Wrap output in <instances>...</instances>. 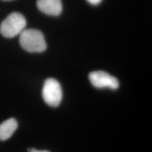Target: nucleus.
I'll use <instances>...</instances> for the list:
<instances>
[{
  "label": "nucleus",
  "instance_id": "nucleus-9",
  "mask_svg": "<svg viewBox=\"0 0 152 152\" xmlns=\"http://www.w3.org/2000/svg\"><path fill=\"white\" fill-rule=\"evenodd\" d=\"M4 1H8V0H4Z\"/></svg>",
  "mask_w": 152,
  "mask_h": 152
},
{
  "label": "nucleus",
  "instance_id": "nucleus-4",
  "mask_svg": "<svg viewBox=\"0 0 152 152\" xmlns=\"http://www.w3.org/2000/svg\"><path fill=\"white\" fill-rule=\"evenodd\" d=\"M89 80L91 84L96 88H108L117 90L119 87V82L116 77H113L105 71H98L89 74Z\"/></svg>",
  "mask_w": 152,
  "mask_h": 152
},
{
  "label": "nucleus",
  "instance_id": "nucleus-2",
  "mask_svg": "<svg viewBox=\"0 0 152 152\" xmlns=\"http://www.w3.org/2000/svg\"><path fill=\"white\" fill-rule=\"evenodd\" d=\"M26 20L21 14L13 12L9 15L0 25V33L7 38L20 35L26 29Z\"/></svg>",
  "mask_w": 152,
  "mask_h": 152
},
{
  "label": "nucleus",
  "instance_id": "nucleus-6",
  "mask_svg": "<svg viewBox=\"0 0 152 152\" xmlns=\"http://www.w3.org/2000/svg\"><path fill=\"white\" fill-rule=\"evenodd\" d=\"M18 128V123L14 118L6 120L0 124V140L4 141L9 139Z\"/></svg>",
  "mask_w": 152,
  "mask_h": 152
},
{
  "label": "nucleus",
  "instance_id": "nucleus-1",
  "mask_svg": "<svg viewBox=\"0 0 152 152\" xmlns=\"http://www.w3.org/2000/svg\"><path fill=\"white\" fill-rule=\"evenodd\" d=\"M19 42L22 48L30 53H41L47 49L44 35L36 29H25L20 34Z\"/></svg>",
  "mask_w": 152,
  "mask_h": 152
},
{
  "label": "nucleus",
  "instance_id": "nucleus-8",
  "mask_svg": "<svg viewBox=\"0 0 152 152\" xmlns=\"http://www.w3.org/2000/svg\"><path fill=\"white\" fill-rule=\"evenodd\" d=\"M28 152H49L48 151H45V150H37L34 148H30V149H28Z\"/></svg>",
  "mask_w": 152,
  "mask_h": 152
},
{
  "label": "nucleus",
  "instance_id": "nucleus-3",
  "mask_svg": "<svg viewBox=\"0 0 152 152\" xmlns=\"http://www.w3.org/2000/svg\"><path fill=\"white\" fill-rule=\"evenodd\" d=\"M62 90L60 83L54 78H48L44 83L42 97L47 104L57 107L62 99Z\"/></svg>",
  "mask_w": 152,
  "mask_h": 152
},
{
  "label": "nucleus",
  "instance_id": "nucleus-7",
  "mask_svg": "<svg viewBox=\"0 0 152 152\" xmlns=\"http://www.w3.org/2000/svg\"><path fill=\"white\" fill-rule=\"evenodd\" d=\"M87 1L92 5H97L102 1V0H87Z\"/></svg>",
  "mask_w": 152,
  "mask_h": 152
},
{
  "label": "nucleus",
  "instance_id": "nucleus-5",
  "mask_svg": "<svg viewBox=\"0 0 152 152\" xmlns=\"http://www.w3.org/2000/svg\"><path fill=\"white\" fill-rule=\"evenodd\" d=\"M37 6L39 11L49 16H58L63 9L61 0H37Z\"/></svg>",
  "mask_w": 152,
  "mask_h": 152
}]
</instances>
